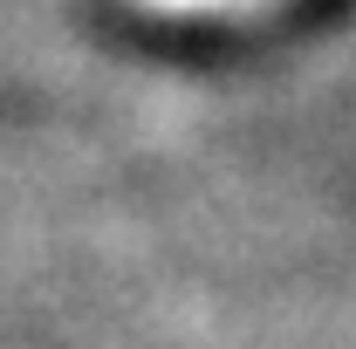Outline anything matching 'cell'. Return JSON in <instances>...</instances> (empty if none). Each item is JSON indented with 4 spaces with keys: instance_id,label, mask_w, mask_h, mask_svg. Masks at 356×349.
I'll return each mask as SVG.
<instances>
[{
    "instance_id": "6da1fadb",
    "label": "cell",
    "mask_w": 356,
    "mask_h": 349,
    "mask_svg": "<svg viewBox=\"0 0 356 349\" xmlns=\"http://www.w3.org/2000/svg\"><path fill=\"white\" fill-rule=\"evenodd\" d=\"M144 7H158V14H240L254 0H144Z\"/></svg>"
}]
</instances>
